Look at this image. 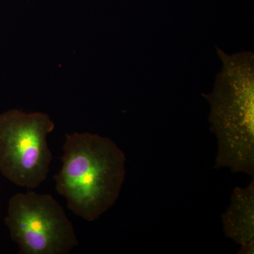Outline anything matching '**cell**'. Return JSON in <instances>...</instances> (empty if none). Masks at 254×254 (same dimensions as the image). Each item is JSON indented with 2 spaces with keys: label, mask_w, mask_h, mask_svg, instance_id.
Instances as JSON below:
<instances>
[{
  "label": "cell",
  "mask_w": 254,
  "mask_h": 254,
  "mask_svg": "<svg viewBox=\"0 0 254 254\" xmlns=\"http://www.w3.org/2000/svg\"><path fill=\"white\" fill-rule=\"evenodd\" d=\"M55 189L67 208L88 222L116 203L126 176V156L110 138L90 132L65 136Z\"/></svg>",
  "instance_id": "6da1fadb"
},
{
  "label": "cell",
  "mask_w": 254,
  "mask_h": 254,
  "mask_svg": "<svg viewBox=\"0 0 254 254\" xmlns=\"http://www.w3.org/2000/svg\"><path fill=\"white\" fill-rule=\"evenodd\" d=\"M222 68L213 91L205 95L209 123L218 143L215 168L254 177V57L227 55L217 48Z\"/></svg>",
  "instance_id": "7a4b0ae2"
},
{
  "label": "cell",
  "mask_w": 254,
  "mask_h": 254,
  "mask_svg": "<svg viewBox=\"0 0 254 254\" xmlns=\"http://www.w3.org/2000/svg\"><path fill=\"white\" fill-rule=\"evenodd\" d=\"M54 122L47 113L18 109L0 113V173L17 186L33 190L46 180L53 160L48 135Z\"/></svg>",
  "instance_id": "3957f363"
},
{
  "label": "cell",
  "mask_w": 254,
  "mask_h": 254,
  "mask_svg": "<svg viewBox=\"0 0 254 254\" xmlns=\"http://www.w3.org/2000/svg\"><path fill=\"white\" fill-rule=\"evenodd\" d=\"M4 222L19 254H68L78 245L73 224L50 194L12 195Z\"/></svg>",
  "instance_id": "277c9868"
},
{
  "label": "cell",
  "mask_w": 254,
  "mask_h": 254,
  "mask_svg": "<svg viewBox=\"0 0 254 254\" xmlns=\"http://www.w3.org/2000/svg\"><path fill=\"white\" fill-rule=\"evenodd\" d=\"M224 234L240 247L238 254H254V179L246 187H235L222 215Z\"/></svg>",
  "instance_id": "5b68a950"
}]
</instances>
